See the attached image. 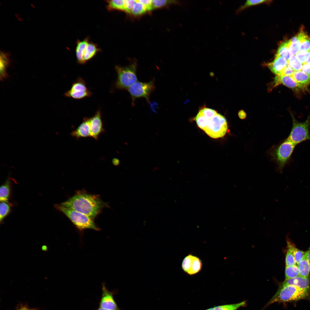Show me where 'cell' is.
I'll list each match as a JSON object with an SVG mask.
<instances>
[{
	"instance_id": "60d3db41",
	"label": "cell",
	"mask_w": 310,
	"mask_h": 310,
	"mask_svg": "<svg viewBox=\"0 0 310 310\" xmlns=\"http://www.w3.org/2000/svg\"><path fill=\"white\" fill-rule=\"evenodd\" d=\"M295 71L288 64L282 71V75H285L291 76Z\"/></svg>"
},
{
	"instance_id": "8992f818",
	"label": "cell",
	"mask_w": 310,
	"mask_h": 310,
	"mask_svg": "<svg viewBox=\"0 0 310 310\" xmlns=\"http://www.w3.org/2000/svg\"><path fill=\"white\" fill-rule=\"evenodd\" d=\"M292 125L288 138L296 145L310 140V116L303 122L298 121L292 114Z\"/></svg>"
},
{
	"instance_id": "ac0fdd59",
	"label": "cell",
	"mask_w": 310,
	"mask_h": 310,
	"mask_svg": "<svg viewBox=\"0 0 310 310\" xmlns=\"http://www.w3.org/2000/svg\"><path fill=\"white\" fill-rule=\"evenodd\" d=\"M101 51L96 44L89 42L84 53L83 60L84 64L93 59L99 52Z\"/></svg>"
},
{
	"instance_id": "bcb514c9",
	"label": "cell",
	"mask_w": 310,
	"mask_h": 310,
	"mask_svg": "<svg viewBox=\"0 0 310 310\" xmlns=\"http://www.w3.org/2000/svg\"><path fill=\"white\" fill-rule=\"evenodd\" d=\"M306 63H307L310 65V55Z\"/></svg>"
},
{
	"instance_id": "83f0119b",
	"label": "cell",
	"mask_w": 310,
	"mask_h": 310,
	"mask_svg": "<svg viewBox=\"0 0 310 310\" xmlns=\"http://www.w3.org/2000/svg\"><path fill=\"white\" fill-rule=\"evenodd\" d=\"M136 1L130 15L133 17H138L148 12L145 5L138 2L137 0H136Z\"/></svg>"
},
{
	"instance_id": "484cf974",
	"label": "cell",
	"mask_w": 310,
	"mask_h": 310,
	"mask_svg": "<svg viewBox=\"0 0 310 310\" xmlns=\"http://www.w3.org/2000/svg\"><path fill=\"white\" fill-rule=\"evenodd\" d=\"M70 90L77 92H84L89 90L85 80L81 77L78 78L72 83Z\"/></svg>"
},
{
	"instance_id": "44dd1931",
	"label": "cell",
	"mask_w": 310,
	"mask_h": 310,
	"mask_svg": "<svg viewBox=\"0 0 310 310\" xmlns=\"http://www.w3.org/2000/svg\"><path fill=\"white\" fill-rule=\"evenodd\" d=\"M9 64V60L7 55L3 53L0 55V78L1 81H3L9 76L7 69Z\"/></svg>"
},
{
	"instance_id": "ee69618b",
	"label": "cell",
	"mask_w": 310,
	"mask_h": 310,
	"mask_svg": "<svg viewBox=\"0 0 310 310\" xmlns=\"http://www.w3.org/2000/svg\"><path fill=\"white\" fill-rule=\"evenodd\" d=\"M113 164L115 166H119L120 163L119 160L117 158H114L112 159Z\"/></svg>"
},
{
	"instance_id": "f35d334b",
	"label": "cell",
	"mask_w": 310,
	"mask_h": 310,
	"mask_svg": "<svg viewBox=\"0 0 310 310\" xmlns=\"http://www.w3.org/2000/svg\"><path fill=\"white\" fill-rule=\"evenodd\" d=\"M136 2V0H125V10L124 12L127 14H130L132 9Z\"/></svg>"
},
{
	"instance_id": "d4e9b609",
	"label": "cell",
	"mask_w": 310,
	"mask_h": 310,
	"mask_svg": "<svg viewBox=\"0 0 310 310\" xmlns=\"http://www.w3.org/2000/svg\"><path fill=\"white\" fill-rule=\"evenodd\" d=\"M10 183L9 179L0 188V200L1 202H8L10 193Z\"/></svg>"
},
{
	"instance_id": "f1b7e54d",
	"label": "cell",
	"mask_w": 310,
	"mask_h": 310,
	"mask_svg": "<svg viewBox=\"0 0 310 310\" xmlns=\"http://www.w3.org/2000/svg\"><path fill=\"white\" fill-rule=\"evenodd\" d=\"M299 276V271L296 264L286 266L285 270V280Z\"/></svg>"
},
{
	"instance_id": "1f68e13d",
	"label": "cell",
	"mask_w": 310,
	"mask_h": 310,
	"mask_svg": "<svg viewBox=\"0 0 310 310\" xmlns=\"http://www.w3.org/2000/svg\"><path fill=\"white\" fill-rule=\"evenodd\" d=\"M10 205L8 202H2L0 204V221L1 222L10 211Z\"/></svg>"
},
{
	"instance_id": "ffe728a7",
	"label": "cell",
	"mask_w": 310,
	"mask_h": 310,
	"mask_svg": "<svg viewBox=\"0 0 310 310\" xmlns=\"http://www.w3.org/2000/svg\"><path fill=\"white\" fill-rule=\"evenodd\" d=\"M297 266L299 270V276L304 277L310 276V268L306 251L304 257L297 264Z\"/></svg>"
},
{
	"instance_id": "74e56055",
	"label": "cell",
	"mask_w": 310,
	"mask_h": 310,
	"mask_svg": "<svg viewBox=\"0 0 310 310\" xmlns=\"http://www.w3.org/2000/svg\"><path fill=\"white\" fill-rule=\"evenodd\" d=\"M310 52V38L307 36L302 41L300 51Z\"/></svg>"
},
{
	"instance_id": "2e32d148",
	"label": "cell",
	"mask_w": 310,
	"mask_h": 310,
	"mask_svg": "<svg viewBox=\"0 0 310 310\" xmlns=\"http://www.w3.org/2000/svg\"><path fill=\"white\" fill-rule=\"evenodd\" d=\"M307 36L301 29L297 35L289 40V49L291 56L295 55L299 52L301 42Z\"/></svg>"
},
{
	"instance_id": "f907efd6",
	"label": "cell",
	"mask_w": 310,
	"mask_h": 310,
	"mask_svg": "<svg viewBox=\"0 0 310 310\" xmlns=\"http://www.w3.org/2000/svg\"><path fill=\"white\" fill-rule=\"evenodd\" d=\"M206 310H214V308H210Z\"/></svg>"
},
{
	"instance_id": "b9f144b4",
	"label": "cell",
	"mask_w": 310,
	"mask_h": 310,
	"mask_svg": "<svg viewBox=\"0 0 310 310\" xmlns=\"http://www.w3.org/2000/svg\"><path fill=\"white\" fill-rule=\"evenodd\" d=\"M302 71L310 76V65L307 63L303 64Z\"/></svg>"
},
{
	"instance_id": "7c38bea8",
	"label": "cell",
	"mask_w": 310,
	"mask_h": 310,
	"mask_svg": "<svg viewBox=\"0 0 310 310\" xmlns=\"http://www.w3.org/2000/svg\"><path fill=\"white\" fill-rule=\"evenodd\" d=\"M291 285L297 287L305 291L310 292V276L304 277L300 276L285 280L279 284V287Z\"/></svg>"
},
{
	"instance_id": "7a4b0ae2",
	"label": "cell",
	"mask_w": 310,
	"mask_h": 310,
	"mask_svg": "<svg viewBox=\"0 0 310 310\" xmlns=\"http://www.w3.org/2000/svg\"><path fill=\"white\" fill-rule=\"evenodd\" d=\"M198 127L211 138L217 139L223 137L227 132V121L222 115L218 113L208 119L200 112L194 118Z\"/></svg>"
},
{
	"instance_id": "5b68a950",
	"label": "cell",
	"mask_w": 310,
	"mask_h": 310,
	"mask_svg": "<svg viewBox=\"0 0 310 310\" xmlns=\"http://www.w3.org/2000/svg\"><path fill=\"white\" fill-rule=\"evenodd\" d=\"M54 206L67 216L79 230H80L86 229H92L96 230H100L96 225L93 219L88 216L65 207L61 204H55Z\"/></svg>"
},
{
	"instance_id": "f546056e",
	"label": "cell",
	"mask_w": 310,
	"mask_h": 310,
	"mask_svg": "<svg viewBox=\"0 0 310 310\" xmlns=\"http://www.w3.org/2000/svg\"><path fill=\"white\" fill-rule=\"evenodd\" d=\"M246 301L233 304L220 305L214 307V310H237L240 307L245 306Z\"/></svg>"
},
{
	"instance_id": "ba28073f",
	"label": "cell",
	"mask_w": 310,
	"mask_h": 310,
	"mask_svg": "<svg viewBox=\"0 0 310 310\" xmlns=\"http://www.w3.org/2000/svg\"><path fill=\"white\" fill-rule=\"evenodd\" d=\"M296 146L288 138L286 139L277 147L275 156L279 170H282L291 159V157Z\"/></svg>"
},
{
	"instance_id": "8fae6325",
	"label": "cell",
	"mask_w": 310,
	"mask_h": 310,
	"mask_svg": "<svg viewBox=\"0 0 310 310\" xmlns=\"http://www.w3.org/2000/svg\"><path fill=\"white\" fill-rule=\"evenodd\" d=\"M99 307L108 310H120L114 300L112 292L109 291L103 284Z\"/></svg>"
},
{
	"instance_id": "681fc988",
	"label": "cell",
	"mask_w": 310,
	"mask_h": 310,
	"mask_svg": "<svg viewBox=\"0 0 310 310\" xmlns=\"http://www.w3.org/2000/svg\"><path fill=\"white\" fill-rule=\"evenodd\" d=\"M20 310H30L28 309H26V308H22Z\"/></svg>"
},
{
	"instance_id": "9a60e30c",
	"label": "cell",
	"mask_w": 310,
	"mask_h": 310,
	"mask_svg": "<svg viewBox=\"0 0 310 310\" xmlns=\"http://www.w3.org/2000/svg\"><path fill=\"white\" fill-rule=\"evenodd\" d=\"M288 64V61L285 59L278 56L275 57L274 60L267 65L273 73L277 75H281L282 71Z\"/></svg>"
},
{
	"instance_id": "d6986e66",
	"label": "cell",
	"mask_w": 310,
	"mask_h": 310,
	"mask_svg": "<svg viewBox=\"0 0 310 310\" xmlns=\"http://www.w3.org/2000/svg\"><path fill=\"white\" fill-rule=\"evenodd\" d=\"M291 76L303 88L310 84V76L302 70L295 71Z\"/></svg>"
},
{
	"instance_id": "ab89813d",
	"label": "cell",
	"mask_w": 310,
	"mask_h": 310,
	"mask_svg": "<svg viewBox=\"0 0 310 310\" xmlns=\"http://www.w3.org/2000/svg\"><path fill=\"white\" fill-rule=\"evenodd\" d=\"M137 1L138 2L142 4L145 6L148 12L150 13L153 9L152 5V0H139Z\"/></svg>"
},
{
	"instance_id": "c3c4849f",
	"label": "cell",
	"mask_w": 310,
	"mask_h": 310,
	"mask_svg": "<svg viewBox=\"0 0 310 310\" xmlns=\"http://www.w3.org/2000/svg\"><path fill=\"white\" fill-rule=\"evenodd\" d=\"M97 310H108L106 309H103L99 307L97 309Z\"/></svg>"
},
{
	"instance_id": "836d02e7",
	"label": "cell",
	"mask_w": 310,
	"mask_h": 310,
	"mask_svg": "<svg viewBox=\"0 0 310 310\" xmlns=\"http://www.w3.org/2000/svg\"><path fill=\"white\" fill-rule=\"evenodd\" d=\"M272 1L271 0H247L244 5H243L239 9V11H240L242 10H243L246 8L249 7V6L257 5V4H259L263 3H270Z\"/></svg>"
},
{
	"instance_id": "cb8c5ba5",
	"label": "cell",
	"mask_w": 310,
	"mask_h": 310,
	"mask_svg": "<svg viewBox=\"0 0 310 310\" xmlns=\"http://www.w3.org/2000/svg\"><path fill=\"white\" fill-rule=\"evenodd\" d=\"M92 93L90 90L87 91L77 92L69 90L64 94L65 96L77 100L82 99L92 96Z\"/></svg>"
},
{
	"instance_id": "3957f363",
	"label": "cell",
	"mask_w": 310,
	"mask_h": 310,
	"mask_svg": "<svg viewBox=\"0 0 310 310\" xmlns=\"http://www.w3.org/2000/svg\"><path fill=\"white\" fill-rule=\"evenodd\" d=\"M310 299V292L296 286L287 285L278 287L274 295L264 308L276 302L285 303L302 299Z\"/></svg>"
},
{
	"instance_id": "9c48e42d",
	"label": "cell",
	"mask_w": 310,
	"mask_h": 310,
	"mask_svg": "<svg viewBox=\"0 0 310 310\" xmlns=\"http://www.w3.org/2000/svg\"><path fill=\"white\" fill-rule=\"evenodd\" d=\"M202 266V262L199 258L191 254L185 257L182 264V268L183 271L191 276L199 272Z\"/></svg>"
},
{
	"instance_id": "4fadbf2b",
	"label": "cell",
	"mask_w": 310,
	"mask_h": 310,
	"mask_svg": "<svg viewBox=\"0 0 310 310\" xmlns=\"http://www.w3.org/2000/svg\"><path fill=\"white\" fill-rule=\"evenodd\" d=\"M90 117L84 118L82 122L71 134L73 137L77 139L90 137Z\"/></svg>"
},
{
	"instance_id": "4316f807",
	"label": "cell",
	"mask_w": 310,
	"mask_h": 310,
	"mask_svg": "<svg viewBox=\"0 0 310 310\" xmlns=\"http://www.w3.org/2000/svg\"><path fill=\"white\" fill-rule=\"evenodd\" d=\"M287 247L289 248L293 255L296 264L299 262L304 257L305 255V252L301 250L296 248L292 243L287 239Z\"/></svg>"
},
{
	"instance_id": "e575fe53",
	"label": "cell",
	"mask_w": 310,
	"mask_h": 310,
	"mask_svg": "<svg viewBox=\"0 0 310 310\" xmlns=\"http://www.w3.org/2000/svg\"><path fill=\"white\" fill-rule=\"evenodd\" d=\"M285 256L286 266H292L296 264L293 255L291 250L288 247Z\"/></svg>"
},
{
	"instance_id": "52a82bcc",
	"label": "cell",
	"mask_w": 310,
	"mask_h": 310,
	"mask_svg": "<svg viewBox=\"0 0 310 310\" xmlns=\"http://www.w3.org/2000/svg\"><path fill=\"white\" fill-rule=\"evenodd\" d=\"M154 81V79L147 82L137 81L127 89L132 105H134L135 99L140 98H144L149 102L150 96L155 89Z\"/></svg>"
},
{
	"instance_id": "5bb4252c",
	"label": "cell",
	"mask_w": 310,
	"mask_h": 310,
	"mask_svg": "<svg viewBox=\"0 0 310 310\" xmlns=\"http://www.w3.org/2000/svg\"><path fill=\"white\" fill-rule=\"evenodd\" d=\"M273 83L274 87L282 84L288 87L295 90L303 88L291 76L276 75Z\"/></svg>"
},
{
	"instance_id": "e0dca14e",
	"label": "cell",
	"mask_w": 310,
	"mask_h": 310,
	"mask_svg": "<svg viewBox=\"0 0 310 310\" xmlns=\"http://www.w3.org/2000/svg\"><path fill=\"white\" fill-rule=\"evenodd\" d=\"M89 42V37H86L82 40H77L76 41L75 55L77 61L80 64L83 65V58L86 49Z\"/></svg>"
},
{
	"instance_id": "277c9868",
	"label": "cell",
	"mask_w": 310,
	"mask_h": 310,
	"mask_svg": "<svg viewBox=\"0 0 310 310\" xmlns=\"http://www.w3.org/2000/svg\"><path fill=\"white\" fill-rule=\"evenodd\" d=\"M137 63L135 61L126 66H115L117 78L114 85L116 89L127 90L137 81Z\"/></svg>"
},
{
	"instance_id": "603a6c76",
	"label": "cell",
	"mask_w": 310,
	"mask_h": 310,
	"mask_svg": "<svg viewBox=\"0 0 310 310\" xmlns=\"http://www.w3.org/2000/svg\"><path fill=\"white\" fill-rule=\"evenodd\" d=\"M106 1L107 3L106 7L109 11L117 10L125 11V0H111Z\"/></svg>"
},
{
	"instance_id": "8d00e7d4",
	"label": "cell",
	"mask_w": 310,
	"mask_h": 310,
	"mask_svg": "<svg viewBox=\"0 0 310 310\" xmlns=\"http://www.w3.org/2000/svg\"><path fill=\"white\" fill-rule=\"evenodd\" d=\"M199 111L208 119L212 118L217 113L214 109L205 107L202 108Z\"/></svg>"
},
{
	"instance_id": "d590c367",
	"label": "cell",
	"mask_w": 310,
	"mask_h": 310,
	"mask_svg": "<svg viewBox=\"0 0 310 310\" xmlns=\"http://www.w3.org/2000/svg\"><path fill=\"white\" fill-rule=\"evenodd\" d=\"M310 55V52L299 51L295 55L297 59L303 64L306 63Z\"/></svg>"
},
{
	"instance_id": "7402d4cb",
	"label": "cell",
	"mask_w": 310,
	"mask_h": 310,
	"mask_svg": "<svg viewBox=\"0 0 310 310\" xmlns=\"http://www.w3.org/2000/svg\"><path fill=\"white\" fill-rule=\"evenodd\" d=\"M289 40L282 42L278 48L275 57H282L288 61L291 56L289 51Z\"/></svg>"
},
{
	"instance_id": "30bf717a",
	"label": "cell",
	"mask_w": 310,
	"mask_h": 310,
	"mask_svg": "<svg viewBox=\"0 0 310 310\" xmlns=\"http://www.w3.org/2000/svg\"><path fill=\"white\" fill-rule=\"evenodd\" d=\"M104 131L101 113L98 109L94 115L90 117V137L98 140L100 135Z\"/></svg>"
},
{
	"instance_id": "4dcf8cb0",
	"label": "cell",
	"mask_w": 310,
	"mask_h": 310,
	"mask_svg": "<svg viewBox=\"0 0 310 310\" xmlns=\"http://www.w3.org/2000/svg\"><path fill=\"white\" fill-rule=\"evenodd\" d=\"M153 9L167 7L172 4H179L176 0H152Z\"/></svg>"
},
{
	"instance_id": "d6a6232c",
	"label": "cell",
	"mask_w": 310,
	"mask_h": 310,
	"mask_svg": "<svg viewBox=\"0 0 310 310\" xmlns=\"http://www.w3.org/2000/svg\"><path fill=\"white\" fill-rule=\"evenodd\" d=\"M288 64L295 71L302 70L303 64L296 58L295 55H292L288 60Z\"/></svg>"
},
{
	"instance_id": "f6af8a7d",
	"label": "cell",
	"mask_w": 310,
	"mask_h": 310,
	"mask_svg": "<svg viewBox=\"0 0 310 310\" xmlns=\"http://www.w3.org/2000/svg\"><path fill=\"white\" fill-rule=\"evenodd\" d=\"M306 253L310 268V246L308 250L306 251Z\"/></svg>"
},
{
	"instance_id": "7bdbcfd3",
	"label": "cell",
	"mask_w": 310,
	"mask_h": 310,
	"mask_svg": "<svg viewBox=\"0 0 310 310\" xmlns=\"http://www.w3.org/2000/svg\"><path fill=\"white\" fill-rule=\"evenodd\" d=\"M239 117L242 119H244L246 117V114L244 111H240L238 113Z\"/></svg>"
},
{
	"instance_id": "7dc6e473",
	"label": "cell",
	"mask_w": 310,
	"mask_h": 310,
	"mask_svg": "<svg viewBox=\"0 0 310 310\" xmlns=\"http://www.w3.org/2000/svg\"><path fill=\"white\" fill-rule=\"evenodd\" d=\"M42 249H43L44 250H46L47 249V248L46 247V246H44L42 247Z\"/></svg>"
},
{
	"instance_id": "6da1fadb",
	"label": "cell",
	"mask_w": 310,
	"mask_h": 310,
	"mask_svg": "<svg viewBox=\"0 0 310 310\" xmlns=\"http://www.w3.org/2000/svg\"><path fill=\"white\" fill-rule=\"evenodd\" d=\"M61 204L93 220L106 205L99 195L90 194L84 191H77L74 195Z\"/></svg>"
}]
</instances>
